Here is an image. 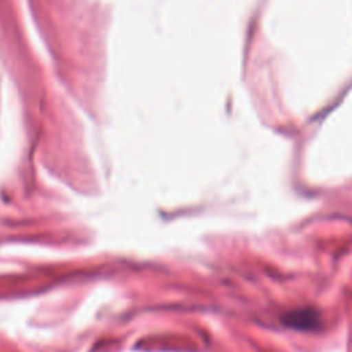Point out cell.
Instances as JSON below:
<instances>
[{
	"instance_id": "cell-1",
	"label": "cell",
	"mask_w": 352,
	"mask_h": 352,
	"mask_svg": "<svg viewBox=\"0 0 352 352\" xmlns=\"http://www.w3.org/2000/svg\"><path fill=\"white\" fill-rule=\"evenodd\" d=\"M280 322L286 327L297 330H314L319 326V314L311 308L294 309L283 314Z\"/></svg>"
}]
</instances>
